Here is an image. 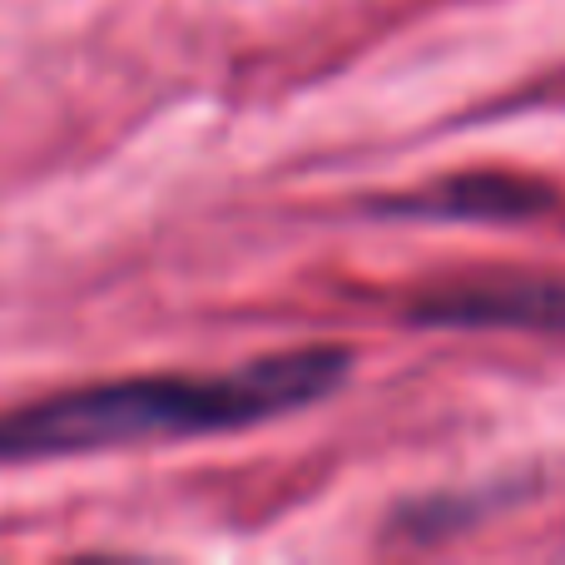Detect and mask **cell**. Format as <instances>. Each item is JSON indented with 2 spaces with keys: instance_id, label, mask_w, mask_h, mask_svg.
I'll list each match as a JSON object with an SVG mask.
<instances>
[{
  "instance_id": "obj_1",
  "label": "cell",
  "mask_w": 565,
  "mask_h": 565,
  "mask_svg": "<svg viewBox=\"0 0 565 565\" xmlns=\"http://www.w3.org/2000/svg\"><path fill=\"white\" fill-rule=\"evenodd\" d=\"M352 372L348 348H292L218 377H119L30 402L0 417V467L119 451L139 441H184L288 417L338 392Z\"/></svg>"
},
{
  "instance_id": "obj_2",
  "label": "cell",
  "mask_w": 565,
  "mask_h": 565,
  "mask_svg": "<svg viewBox=\"0 0 565 565\" xmlns=\"http://www.w3.org/2000/svg\"><path fill=\"white\" fill-rule=\"evenodd\" d=\"M422 322L441 328H511V332H565V282L521 278V282H487L422 302Z\"/></svg>"
},
{
  "instance_id": "obj_3",
  "label": "cell",
  "mask_w": 565,
  "mask_h": 565,
  "mask_svg": "<svg viewBox=\"0 0 565 565\" xmlns=\"http://www.w3.org/2000/svg\"><path fill=\"white\" fill-rule=\"evenodd\" d=\"M551 209V189L521 174H457L422 194L397 199L392 214L407 218H457V224H516Z\"/></svg>"
}]
</instances>
